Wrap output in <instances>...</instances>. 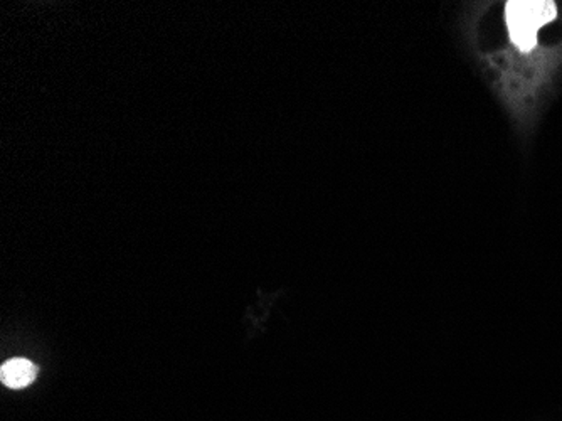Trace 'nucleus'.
<instances>
[{"label":"nucleus","instance_id":"obj_1","mask_svg":"<svg viewBox=\"0 0 562 421\" xmlns=\"http://www.w3.org/2000/svg\"><path fill=\"white\" fill-rule=\"evenodd\" d=\"M505 14L512 43L520 51H530L537 44V31L554 20L558 9L549 0H513Z\"/></svg>","mask_w":562,"mask_h":421},{"label":"nucleus","instance_id":"obj_2","mask_svg":"<svg viewBox=\"0 0 562 421\" xmlns=\"http://www.w3.org/2000/svg\"><path fill=\"white\" fill-rule=\"evenodd\" d=\"M37 368L27 359H11L0 368V381L4 386L11 389H22L35 383Z\"/></svg>","mask_w":562,"mask_h":421}]
</instances>
